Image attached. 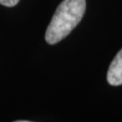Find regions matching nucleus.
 <instances>
[{
  "label": "nucleus",
  "mask_w": 122,
  "mask_h": 122,
  "mask_svg": "<svg viewBox=\"0 0 122 122\" xmlns=\"http://www.w3.org/2000/svg\"><path fill=\"white\" fill-rule=\"evenodd\" d=\"M107 81L113 86L122 84V49L117 53L109 65L107 73Z\"/></svg>",
  "instance_id": "2"
},
{
  "label": "nucleus",
  "mask_w": 122,
  "mask_h": 122,
  "mask_svg": "<svg viewBox=\"0 0 122 122\" xmlns=\"http://www.w3.org/2000/svg\"><path fill=\"white\" fill-rule=\"evenodd\" d=\"M85 8V0H63L57 7L47 27L46 42L54 44L64 39L81 22Z\"/></svg>",
  "instance_id": "1"
},
{
  "label": "nucleus",
  "mask_w": 122,
  "mask_h": 122,
  "mask_svg": "<svg viewBox=\"0 0 122 122\" xmlns=\"http://www.w3.org/2000/svg\"><path fill=\"white\" fill-rule=\"evenodd\" d=\"M19 2V0H0V4L5 5V6H14Z\"/></svg>",
  "instance_id": "3"
}]
</instances>
